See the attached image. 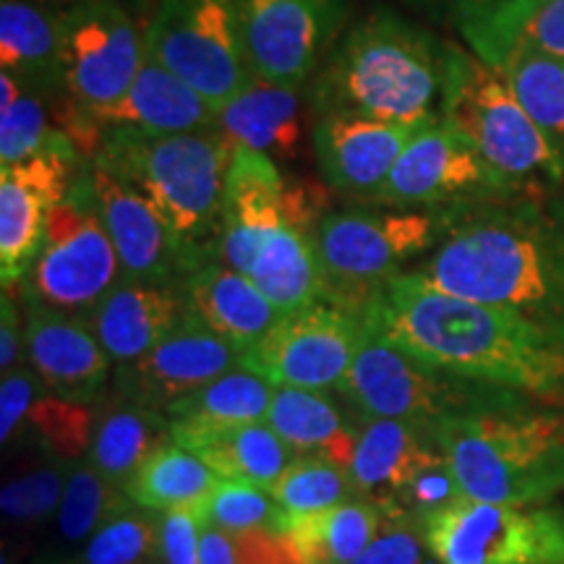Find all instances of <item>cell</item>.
I'll return each mask as SVG.
<instances>
[{"label": "cell", "instance_id": "1", "mask_svg": "<svg viewBox=\"0 0 564 564\" xmlns=\"http://www.w3.org/2000/svg\"><path fill=\"white\" fill-rule=\"evenodd\" d=\"M369 335L436 371L564 400V327L505 306H489L398 274L361 312Z\"/></svg>", "mask_w": 564, "mask_h": 564}, {"label": "cell", "instance_id": "2", "mask_svg": "<svg viewBox=\"0 0 564 564\" xmlns=\"http://www.w3.org/2000/svg\"><path fill=\"white\" fill-rule=\"evenodd\" d=\"M408 272L457 299L564 327V202L546 194L453 207L442 241Z\"/></svg>", "mask_w": 564, "mask_h": 564}, {"label": "cell", "instance_id": "3", "mask_svg": "<svg viewBox=\"0 0 564 564\" xmlns=\"http://www.w3.org/2000/svg\"><path fill=\"white\" fill-rule=\"evenodd\" d=\"M449 42L390 6H377L343 32L306 84L314 118L356 112L394 126L442 118Z\"/></svg>", "mask_w": 564, "mask_h": 564}, {"label": "cell", "instance_id": "4", "mask_svg": "<svg viewBox=\"0 0 564 564\" xmlns=\"http://www.w3.org/2000/svg\"><path fill=\"white\" fill-rule=\"evenodd\" d=\"M236 144L212 129L152 133L105 129L91 158L108 162L158 207L178 257L181 274L223 262L225 181Z\"/></svg>", "mask_w": 564, "mask_h": 564}, {"label": "cell", "instance_id": "5", "mask_svg": "<svg viewBox=\"0 0 564 564\" xmlns=\"http://www.w3.org/2000/svg\"><path fill=\"white\" fill-rule=\"evenodd\" d=\"M432 440L453 465L463 497L546 505L564 494V411L507 394L442 419Z\"/></svg>", "mask_w": 564, "mask_h": 564}, {"label": "cell", "instance_id": "6", "mask_svg": "<svg viewBox=\"0 0 564 564\" xmlns=\"http://www.w3.org/2000/svg\"><path fill=\"white\" fill-rule=\"evenodd\" d=\"M442 121L474 141L507 199L546 196L564 181V154L528 116L502 70L453 42Z\"/></svg>", "mask_w": 564, "mask_h": 564}, {"label": "cell", "instance_id": "7", "mask_svg": "<svg viewBox=\"0 0 564 564\" xmlns=\"http://www.w3.org/2000/svg\"><path fill=\"white\" fill-rule=\"evenodd\" d=\"M449 209H329L316 225L314 251L324 301L361 316L379 291L436 249Z\"/></svg>", "mask_w": 564, "mask_h": 564}, {"label": "cell", "instance_id": "8", "mask_svg": "<svg viewBox=\"0 0 564 564\" xmlns=\"http://www.w3.org/2000/svg\"><path fill=\"white\" fill-rule=\"evenodd\" d=\"M121 280V259L105 230L84 162L79 178L47 217L40 253L24 280V295L58 312L91 316Z\"/></svg>", "mask_w": 564, "mask_h": 564}, {"label": "cell", "instance_id": "9", "mask_svg": "<svg viewBox=\"0 0 564 564\" xmlns=\"http://www.w3.org/2000/svg\"><path fill=\"white\" fill-rule=\"evenodd\" d=\"M415 531L440 564H564V510L556 505L460 497Z\"/></svg>", "mask_w": 564, "mask_h": 564}, {"label": "cell", "instance_id": "10", "mask_svg": "<svg viewBox=\"0 0 564 564\" xmlns=\"http://www.w3.org/2000/svg\"><path fill=\"white\" fill-rule=\"evenodd\" d=\"M335 390L366 419H400L429 429L455 413L518 394L436 371L373 335L366 337Z\"/></svg>", "mask_w": 564, "mask_h": 564}, {"label": "cell", "instance_id": "11", "mask_svg": "<svg viewBox=\"0 0 564 564\" xmlns=\"http://www.w3.org/2000/svg\"><path fill=\"white\" fill-rule=\"evenodd\" d=\"M147 51L220 110L257 79L232 0H160Z\"/></svg>", "mask_w": 564, "mask_h": 564}, {"label": "cell", "instance_id": "12", "mask_svg": "<svg viewBox=\"0 0 564 564\" xmlns=\"http://www.w3.org/2000/svg\"><path fill=\"white\" fill-rule=\"evenodd\" d=\"M257 79L303 89L343 37L352 0H232Z\"/></svg>", "mask_w": 564, "mask_h": 564}, {"label": "cell", "instance_id": "13", "mask_svg": "<svg viewBox=\"0 0 564 564\" xmlns=\"http://www.w3.org/2000/svg\"><path fill=\"white\" fill-rule=\"evenodd\" d=\"M369 337L364 319L335 303H314L280 314L262 343L241 358L249 369L274 387L335 390Z\"/></svg>", "mask_w": 564, "mask_h": 564}, {"label": "cell", "instance_id": "14", "mask_svg": "<svg viewBox=\"0 0 564 564\" xmlns=\"http://www.w3.org/2000/svg\"><path fill=\"white\" fill-rule=\"evenodd\" d=\"M507 199L474 141L444 123L423 126L394 162L373 204L394 209H449Z\"/></svg>", "mask_w": 564, "mask_h": 564}, {"label": "cell", "instance_id": "15", "mask_svg": "<svg viewBox=\"0 0 564 564\" xmlns=\"http://www.w3.org/2000/svg\"><path fill=\"white\" fill-rule=\"evenodd\" d=\"M87 158L63 129H55L47 144L19 165L0 167V280L13 291L26 280L37 259L45 225Z\"/></svg>", "mask_w": 564, "mask_h": 564}, {"label": "cell", "instance_id": "16", "mask_svg": "<svg viewBox=\"0 0 564 564\" xmlns=\"http://www.w3.org/2000/svg\"><path fill=\"white\" fill-rule=\"evenodd\" d=\"M147 42L121 0H82L63 11V70L82 108H108L129 91Z\"/></svg>", "mask_w": 564, "mask_h": 564}, {"label": "cell", "instance_id": "17", "mask_svg": "<svg viewBox=\"0 0 564 564\" xmlns=\"http://www.w3.org/2000/svg\"><path fill=\"white\" fill-rule=\"evenodd\" d=\"M55 126L70 137L84 158L100 147L105 129H141L152 133H188L212 129L217 110L186 82L147 51L137 79L108 108H82L70 97L55 102Z\"/></svg>", "mask_w": 564, "mask_h": 564}, {"label": "cell", "instance_id": "18", "mask_svg": "<svg viewBox=\"0 0 564 564\" xmlns=\"http://www.w3.org/2000/svg\"><path fill=\"white\" fill-rule=\"evenodd\" d=\"M241 366V356L188 312L162 340L137 361L116 366L112 390L123 398L165 413L225 371Z\"/></svg>", "mask_w": 564, "mask_h": 564}, {"label": "cell", "instance_id": "19", "mask_svg": "<svg viewBox=\"0 0 564 564\" xmlns=\"http://www.w3.org/2000/svg\"><path fill=\"white\" fill-rule=\"evenodd\" d=\"M24 358L47 392L95 405L110 382V356L89 316L66 314L24 295Z\"/></svg>", "mask_w": 564, "mask_h": 564}, {"label": "cell", "instance_id": "20", "mask_svg": "<svg viewBox=\"0 0 564 564\" xmlns=\"http://www.w3.org/2000/svg\"><path fill=\"white\" fill-rule=\"evenodd\" d=\"M415 131L356 112L319 116L312 129L316 167L335 194L373 204Z\"/></svg>", "mask_w": 564, "mask_h": 564}, {"label": "cell", "instance_id": "21", "mask_svg": "<svg viewBox=\"0 0 564 564\" xmlns=\"http://www.w3.org/2000/svg\"><path fill=\"white\" fill-rule=\"evenodd\" d=\"M97 209L108 230L126 280L144 282H183L178 257L171 232L160 212L131 181L112 171L100 158L87 160Z\"/></svg>", "mask_w": 564, "mask_h": 564}, {"label": "cell", "instance_id": "22", "mask_svg": "<svg viewBox=\"0 0 564 564\" xmlns=\"http://www.w3.org/2000/svg\"><path fill=\"white\" fill-rule=\"evenodd\" d=\"M282 181L278 162L249 147H236L225 181L223 264L246 274L267 236L288 223L282 215Z\"/></svg>", "mask_w": 564, "mask_h": 564}, {"label": "cell", "instance_id": "23", "mask_svg": "<svg viewBox=\"0 0 564 564\" xmlns=\"http://www.w3.org/2000/svg\"><path fill=\"white\" fill-rule=\"evenodd\" d=\"M188 314L183 282L121 280L91 312L110 361L126 366L152 350Z\"/></svg>", "mask_w": 564, "mask_h": 564}, {"label": "cell", "instance_id": "24", "mask_svg": "<svg viewBox=\"0 0 564 564\" xmlns=\"http://www.w3.org/2000/svg\"><path fill=\"white\" fill-rule=\"evenodd\" d=\"M171 440L202 457L223 481L259 486L267 491L295 460L293 449L264 421L228 426L171 423Z\"/></svg>", "mask_w": 564, "mask_h": 564}, {"label": "cell", "instance_id": "25", "mask_svg": "<svg viewBox=\"0 0 564 564\" xmlns=\"http://www.w3.org/2000/svg\"><path fill=\"white\" fill-rule=\"evenodd\" d=\"M183 295L188 312L199 316L241 358L253 345L262 343L280 319L272 301L246 274L223 262L207 264L183 278Z\"/></svg>", "mask_w": 564, "mask_h": 564}, {"label": "cell", "instance_id": "26", "mask_svg": "<svg viewBox=\"0 0 564 564\" xmlns=\"http://www.w3.org/2000/svg\"><path fill=\"white\" fill-rule=\"evenodd\" d=\"M0 70H9L53 102L68 97L63 11L32 0H0Z\"/></svg>", "mask_w": 564, "mask_h": 564}, {"label": "cell", "instance_id": "27", "mask_svg": "<svg viewBox=\"0 0 564 564\" xmlns=\"http://www.w3.org/2000/svg\"><path fill=\"white\" fill-rule=\"evenodd\" d=\"M95 405V429L84 460L126 489L147 457L171 440V421L162 411L133 403L116 390L110 398L102 394Z\"/></svg>", "mask_w": 564, "mask_h": 564}, {"label": "cell", "instance_id": "28", "mask_svg": "<svg viewBox=\"0 0 564 564\" xmlns=\"http://www.w3.org/2000/svg\"><path fill=\"white\" fill-rule=\"evenodd\" d=\"M299 91L253 79L241 95L217 110L215 126L236 147H249L274 162H293L303 141Z\"/></svg>", "mask_w": 564, "mask_h": 564}, {"label": "cell", "instance_id": "29", "mask_svg": "<svg viewBox=\"0 0 564 564\" xmlns=\"http://www.w3.org/2000/svg\"><path fill=\"white\" fill-rule=\"evenodd\" d=\"M264 423L280 436L295 457H319L348 470L356 455L358 429L319 390L274 387Z\"/></svg>", "mask_w": 564, "mask_h": 564}, {"label": "cell", "instance_id": "30", "mask_svg": "<svg viewBox=\"0 0 564 564\" xmlns=\"http://www.w3.org/2000/svg\"><path fill=\"white\" fill-rule=\"evenodd\" d=\"M384 512L366 499L327 507V510L282 514V535L301 564H350L377 539Z\"/></svg>", "mask_w": 564, "mask_h": 564}, {"label": "cell", "instance_id": "31", "mask_svg": "<svg viewBox=\"0 0 564 564\" xmlns=\"http://www.w3.org/2000/svg\"><path fill=\"white\" fill-rule=\"evenodd\" d=\"M432 440V429L400 419H369L358 429L348 476L358 499L382 510L405 468Z\"/></svg>", "mask_w": 564, "mask_h": 564}, {"label": "cell", "instance_id": "32", "mask_svg": "<svg viewBox=\"0 0 564 564\" xmlns=\"http://www.w3.org/2000/svg\"><path fill=\"white\" fill-rule=\"evenodd\" d=\"M280 314L299 312L324 301V280L312 238L291 225L274 228L246 272Z\"/></svg>", "mask_w": 564, "mask_h": 564}, {"label": "cell", "instance_id": "33", "mask_svg": "<svg viewBox=\"0 0 564 564\" xmlns=\"http://www.w3.org/2000/svg\"><path fill=\"white\" fill-rule=\"evenodd\" d=\"M223 478L202 457L167 440L147 457L126 486L131 502L150 512L194 510Z\"/></svg>", "mask_w": 564, "mask_h": 564}, {"label": "cell", "instance_id": "34", "mask_svg": "<svg viewBox=\"0 0 564 564\" xmlns=\"http://www.w3.org/2000/svg\"><path fill=\"white\" fill-rule=\"evenodd\" d=\"M405 3L449 21L478 58L489 66H499L512 51L523 21L544 0H405Z\"/></svg>", "mask_w": 564, "mask_h": 564}, {"label": "cell", "instance_id": "35", "mask_svg": "<svg viewBox=\"0 0 564 564\" xmlns=\"http://www.w3.org/2000/svg\"><path fill=\"white\" fill-rule=\"evenodd\" d=\"M274 384L243 366L225 371L186 398L175 400L165 415L171 423L194 426H228V423L264 421L270 411Z\"/></svg>", "mask_w": 564, "mask_h": 564}, {"label": "cell", "instance_id": "36", "mask_svg": "<svg viewBox=\"0 0 564 564\" xmlns=\"http://www.w3.org/2000/svg\"><path fill=\"white\" fill-rule=\"evenodd\" d=\"M497 68L535 126L564 154V61L514 47Z\"/></svg>", "mask_w": 564, "mask_h": 564}, {"label": "cell", "instance_id": "37", "mask_svg": "<svg viewBox=\"0 0 564 564\" xmlns=\"http://www.w3.org/2000/svg\"><path fill=\"white\" fill-rule=\"evenodd\" d=\"M129 491L110 484L95 465L74 460L55 523L68 544H87L108 520L133 510Z\"/></svg>", "mask_w": 564, "mask_h": 564}, {"label": "cell", "instance_id": "38", "mask_svg": "<svg viewBox=\"0 0 564 564\" xmlns=\"http://www.w3.org/2000/svg\"><path fill=\"white\" fill-rule=\"evenodd\" d=\"M53 100L0 70V167L37 154L58 126H51Z\"/></svg>", "mask_w": 564, "mask_h": 564}, {"label": "cell", "instance_id": "39", "mask_svg": "<svg viewBox=\"0 0 564 564\" xmlns=\"http://www.w3.org/2000/svg\"><path fill=\"white\" fill-rule=\"evenodd\" d=\"M460 497V484L447 455L434 442H429L405 468L382 512L387 520H400L415 528L423 518L457 502Z\"/></svg>", "mask_w": 564, "mask_h": 564}, {"label": "cell", "instance_id": "40", "mask_svg": "<svg viewBox=\"0 0 564 564\" xmlns=\"http://www.w3.org/2000/svg\"><path fill=\"white\" fill-rule=\"evenodd\" d=\"M202 525L217 531L243 535V533H278L285 510L278 505L267 489L236 481H220L199 505L194 507Z\"/></svg>", "mask_w": 564, "mask_h": 564}, {"label": "cell", "instance_id": "41", "mask_svg": "<svg viewBox=\"0 0 564 564\" xmlns=\"http://www.w3.org/2000/svg\"><path fill=\"white\" fill-rule=\"evenodd\" d=\"M270 494L288 514L316 512L358 499L348 470L319 457H295Z\"/></svg>", "mask_w": 564, "mask_h": 564}, {"label": "cell", "instance_id": "42", "mask_svg": "<svg viewBox=\"0 0 564 564\" xmlns=\"http://www.w3.org/2000/svg\"><path fill=\"white\" fill-rule=\"evenodd\" d=\"M91 429H95V405L63 400L53 392H42L34 403L24 432L61 460H84L87 457Z\"/></svg>", "mask_w": 564, "mask_h": 564}, {"label": "cell", "instance_id": "43", "mask_svg": "<svg viewBox=\"0 0 564 564\" xmlns=\"http://www.w3.org/2000/svg\"><path fill=\"white\" fill-rule=\"evenodd\" d=\"M154 556H160V514L133 507L91 535L79 564H141Z\"/></svg>", "mask_w": 564, "mask_h": 564}, {"label": "cell", "instance_id": "44", "mask_svg": "<svg viewBox=\"0 0 564 564\" xmlns=\"http://www.w3.org/2000/svg\"><path fill=\"white\" fill-rule=\"evenodd\" d=\"M70 465H74V460L53 457V463L40 465V468L26 470V474L11 478V481L3 486V491H0V510H3V518L11 520V523L30 525L42 523V520H47L51 514H58Z\"/></svg>", "mask_w": 564, "mask_h": 564}, {"label": "cell", "instance_id": "45", "mask_svg": "<svg viewBox=\"0 0 564 564\" xmlns=\"http://www.w3.org/2000/svg\"><path fill=\"white\" fill-rule=\"evenodd\" d=\"M47 387L30 364H19L3 371L0 379V442L9 444L24 432L34 403Z\"/></svg>", "mask_w": 564, "mask_h": 564}, {"label": "cell", "instance_id": "46", "mask_svg": "<svg viewBox=\"0 0 564 564\" xmlns=\"http://www.w3.org/2000/svg\"><path fill=\"white\" fill-rule=\"evenodd\" d=\"M426 544L411 523L387 520L377 539L350 564H429Z\"/></svg>", "mask_w": 564, "mask_h": 564}, {"label": "cell", "instance_id": "47", "mask_svg": "<svg viewBox=\"0 0 564 564\" xmlns=\"http://www.w3.org/2000/svg\"><path fill=\"white\" fill-rule=\"evenodd\" d=\"M204 525L194 510L160 514V560L165 564H199Z\"/></svg>", "mask_w": 564, "mask_h": 564}, {"label": "cell", "instance_id": "48", "mask_svg": "<svg viewBox=\"0 0 564 564\" xmlns=\"http://www.w3.org/2000/svg\"><path fill=\"white\" fill-rule=\"evenodd\" d=\"M514 47L564 61V0H544L523 21L512 51Z\"/></svg>", "mask_w": 564, "mask_h": 564}, {"label": "cell", "instance_id": "49", "mask_svg": "<svg viewBox=\"0 0 564 564\" xmlns=\"http://www.w3.org/2000/svg\"><path fill=\"white\" fill-rule=\"evenodd\" d=\"M327 194L324 188L312 186V183L301 178H288L282 181V215H285L288 225L293 230H299L301 236L312 238L316 225L322 223V217L327 215Z\"/></svg>", "mask_w": 564, "mask_h": 564}, {"label": "cell", "instance_id": "50", "mask_svg": "<svg viewBox=\"0 0 564 564\" xmlns=\"http://www.w3.org/2000/svg\"><path fill=\"white\" fill-rule=\"evenodd\" d=\"M24 356V322L17 303V288L0 295V371L21 364Z\"/></svg>", "mask_w": 564, "mask_h": 564}, {"label": "cell", "instance_id": "51", "mask_svg": "<svg viewBox=\"0 0 564 564\" xmlns=\"http://www.w3.org/2000/svg\"><path fill=\"white\" fill-rule=\"evenodd\" d=\"M238 539H241L243 564H301L278 533L257 531L238 535Z\"/></svg>", "mask_w": 564, "mask_h": 564}, {"label": "cell", "instance_id": "52", "mask_svg": "<svg viewBox=\"0 0 564 564\" xmlns=\"http://www.w3.org/2000/svg\"><path fill=\"white\" fill-rule=\"evenodd\" d=\"M199 564H243L241 539L232 533L204 525Z\"/></svg>", "mask_w": 564, "mask_h": 564}, {"label": "cell", "instance_id": "53", "mask_svg": "<svg viewBox=\"0 0 564 564\" xmlns=\"http://www.w3.org/2000/svg\"><path fill=\"white\" fill-rule=\"evenodd\" d=\"M32 3L47 6V9H53V11H68V9H74L76 3H82V0H32Z\"/></svg>", "mask_w": 564, "mask_h": 564}, {"label": "cell", "instance_id": "54", "mask_svg": "<svg viewBox=\"0 0 564 564\" xmlns=\"http://www.w3.org/2000/svg\"><path fill=\"white\" fill-rule=\"evenodd\" d=\"M141 564H165L160 560V556H154V560H147V562H141Z\"/></svg>", "mask_w": 564, "mask_h": 564}]
</instances>
